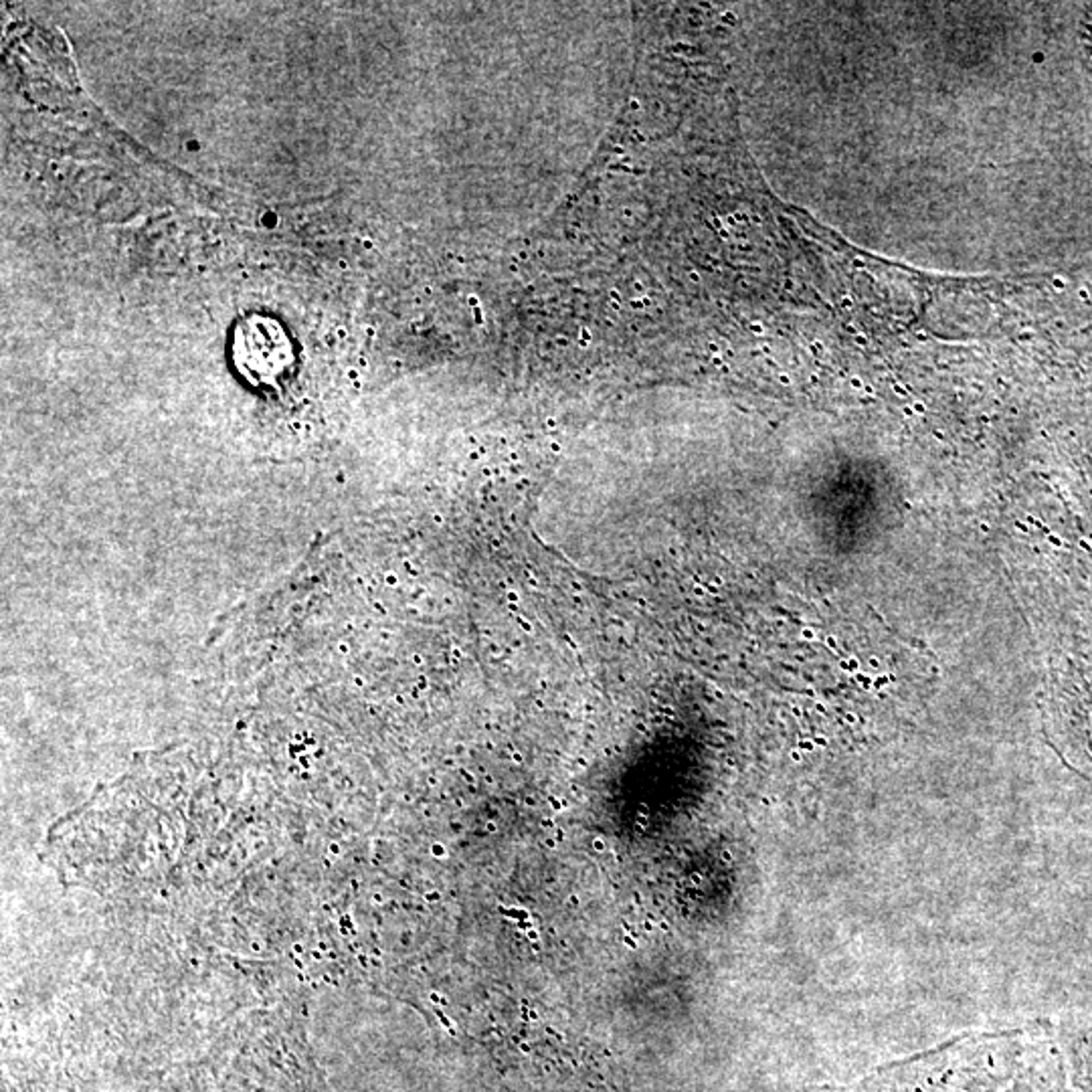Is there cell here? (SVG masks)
Segmentation results:
<instances>
[{"label":"cell","mask_w":1092,"mask_h":1092,"mask_svg":"<svg viewBox=\"0 0 1092 1092\" xmlns=\"http://www.w3.org/2000/svg\"><path fill=\"white\" fill-rule=\"evenodd\" d=\"M826 643H827V647H832V650H836V647H837V643H836V637H832V636H830V637H827V640H826Z\"/></svg>","instance_id":"4"},{"label":"cell","mask_w":1092,"mask_h":1092,"mask_svg":"<svg viewBox=\"0 0 1092 1092\" xmlns=\"http://www.w3.org/2000/svg\"><path fill=\"white\" fill-rule=\"evenodd\" d=\"M1048 540H1050V542H1052V545H1054V546H1058V548H1060V546H1062V540H1060V538H1058V536H1054V535H1050V536H1048Z\"/></svg>","instance_id":"3"},{"label":"cell","mask_w":1092,"mask_h":1092,"mask_svg":"<svg viewBox=\"0 0 1092 1092\" xmlns=\"http://www.w3.org/2000/svg\"><path fill=\"white\" fill-rule=\"evenodd\" d=\"M858 668H860L858 658H852V659H849V662H848V669H849V672L856 674V672H858Z\"/></svg>","instance_id":"2"},{"label":"cell","mask_w":1092,"mask_h":1092,"mask_svg":"<svg viewBox=\"0 0 1092 1092\" xmlns=\"http://www.w3.org/2000/svg\"><path fill=\"white\" fill-rule=\"evenodd\" d=\"M981 530H983V532H989V524H981Z\"/></svg>","instance_id":"10"},{"label":"cell","mask_w":1092,"mask_h":1092,"mask_svg":"<svg viewBox=\"0 0 1092 1092\" xmlns=\"http://www.w3.org/2000/svg\"><path fill=\"white\" fill-rule=\"evenodd\" d=\"M870 664H872L874 668H878V666H880V662H878V659H876V658H870Z\"/></svg>","instance_id":"8"},{"label":"cell","mask_w":1092,"mask_h":1092,"mask_svg":"<svg viewBox=\"0 0 1092 1092\" xmlns=\"http://www.w3.org/2000/svg\"><path fill=\"white\" fill-rule=\"evenodd\" d=\"M874 684H876V688H880V686H884V684H888V678H886V676H882V678H878V680H876V682H874Z\"/></svg>","instance_id":"5"},{"label":"cell","mask_w":1092,"mask_h":1092,"mask_svg":"<svg viewBox=\"0 0 1092 1092\" xmlns=\"http://www.w3.org/2000/svg\"><path fill=\"white\" fill-rule=\"evenodd\" d=\"M801 637H804V640H807V641L815 640V631H814V630H809V627H805V630L801 631Z\"/></svg>","instance_id":"1"},{"label":"cell","mask_w":1092,"mask_h":1092,"mask_svg":"<svg viewBox=\"0 0 1092 1092\" xmlns=\"http://www.w3.org/2000/svg\"><path fill=\"white\" fill-rule=\"evenodd\" d=\"M840 668H842V669H848V662H846V659H842V662H840Z\"/></svg>","instance_id":"9"},{"label":"cell","mask_w":1092,"mask_h":1092,"mask_svg":"<svg viewBox=\"0 0 1092 1092\" xmlns=\"http://www.w3.org/2000/svg\"><path fill=\"white\" fill-rule=\"evenodd\" d=\"M694 595H696V597H704L706 593H704L703 587H694Z\"/></svg>","instance_id":"6"},{"label":"cell","mask_w":1092,"mask_h":1092,"mask_svg":"<svg viewBox=\"0 0 1092 1092\" xmlns=\"http://www.w3.org/2000/svg\"><path fill=\"white\" fill-rule=\"evenodd\" d=\"M1016 529H1017V530H1022V532H1028L1026 524H1022V522H1016Z\"/></svg>","instance_id":"7"}]
</instances>
